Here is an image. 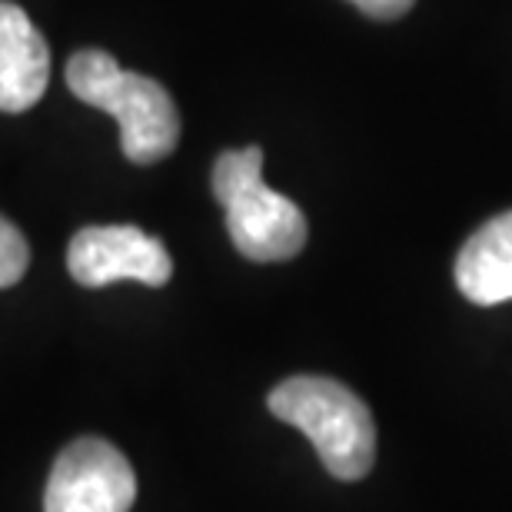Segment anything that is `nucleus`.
Masks as SVG:
<instances>
[{
    "mask_svg": "<svg viewBox=\"0 0 512 512\" xmlns=\"http://www.w3.org/2000/svg\"><path fill=\"white\" fill-rule=\"evenodd\" d=\"M67 87L84 104L107 110L120 124V147L130 163H157L177 150L180 114L167 87L130 74L107 50H80L67 64Z\"/></svg>",
    "mask_w": 512,
    "mask_h": 512,
    "instance_id": "obj_1",
    "label": "nucleus"
},
{
    "mask_svg": "<svg viewBox=\"0 0 512 512\" xmlns=\"http://www.w3.org/2000/svg\"><path fill=\"white\" fill-rule=\"evenodd\" d=\"M266 406L310 439L330 476L353 483L373 469L376 423L370 406L350 386L330 376H290L273 389Z\"/></svg>",
    "mask_w": 512,
    "mask_h": 512,
    "instance_id": "obj_2",
    "label": "nucleus"
},
{
    "mask_svg": "<svg viewBox=\"0 0 512 512\" xmlns=\"http://www.w3.org/2000/svg\"><path fill=\"white\" fill-rule=\"evenodd\" d=\"M213 197L227 210L230 240L253 263L293 260L306 247V217L263 183V150H223L213 163Z\"/></svg>",
    "mask_w": 512,
    "mask_h": 512,
    "instance_id": "obj_3",
    "label": "nucleus"
},
{
    "mask_svg": "<svg viewBox=\"0 0 512 512\" xmlns=\"http://www.w3.org/2000/svg\"><path fill=\"white\" fill-rule=\"evenodd\" d=\"M137 476L127 456L100 436H80L57 456L44 512H130Z\"/></svg>",
    "mask_w": 512,
    "mask_h": 512,
    "instance_id": "obj_4",
    "label": "nucleus"
},
{
    "mask_svg": "<svg viewBox=\"0 0 512 512\" xmlns=\"http://www.w3.org/2000/svg\"><path fill=\"white\" fill-rule=\"evenodd\" d=\"M67 270L90 290L117 280L163 286L173 273V260L157 237L130 223H117V227L77 230L67 247Z\"/></svg>",
    "mask_w": 512,
    "mask_h": 512,
    "instance_id": "obj_5",
    "label": "nucleus"
},
{
    "mask_svg": "<svg viewBox=\"0 0 512 512\" xmlns=\"http://www.w3.org/2000/svg\"><path fill=\"white\" fill-rule=\"evenodd\" d=\"M50 50L27 10L0 0V110L24 114L44 97Z\"/></svg>",
    "mask_w": 512,
    "mask_h": 512,
    "instance_id": "obj_6",
    "label": "nucleus"
},
{
    "mask_svg": "<svg viewBox=\"0 0 512 512\" xmlns=\"http://www.w3.org/2000/svg\"><path fill=\"white\" fill-rule=\"evenodd\" d=\"M453 273L466 300L479 306L512 300V210L483 223L466 240Z\"/></svg>",
    "mask_w": 512,
    "mask_h": 512,
    "instance_id": "obj_7",
    "label": "nucleus"
},
{
    "mask_svg": "<svg viewBox=\"0 0 512 512\" xmlns=\"http://www.w3.org/2000/svg\"><path fill=\"white\" fill-rule=\"evenodd\" d=\"M27 263H30V247L24 233L7 217H0V290L14 286L27 273Z\"/></svg>",
    "mask_w": 512,
    "mask_h": 512,
    "instance_id": "obj_8",
    "label": "nucleus"
},
{
    "mask_svg": "<svg viewBox=\"0 0 512 512\" xmlns=\"http://www.w3.org/2000/svg\"><path fill=\"white\" fill-rule=\"evenodd\" d=\"M350 4L360 7L363 14L373 20H396V17H403L416 0H350Z\"/></svg>",
    "mask_w": 512,
    "mask_h": 512,
    "instance_id": "obj_9",
    "label": "nucleus"
}]
</instances>
